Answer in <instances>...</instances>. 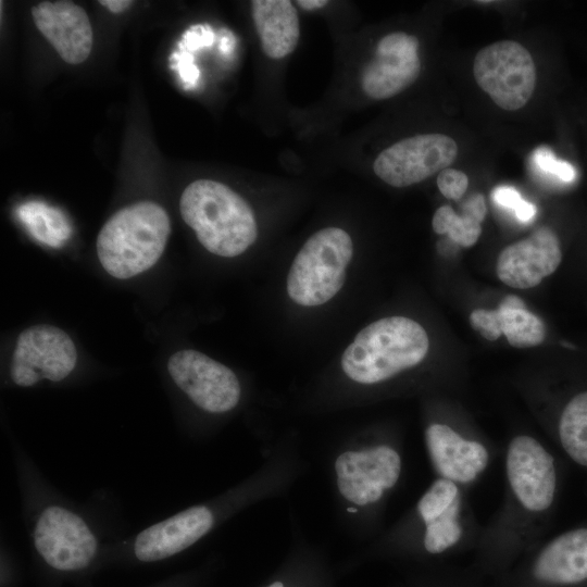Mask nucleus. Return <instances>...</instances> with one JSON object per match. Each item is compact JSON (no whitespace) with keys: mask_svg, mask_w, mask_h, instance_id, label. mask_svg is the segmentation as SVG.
Listing matches in <instances>:
<instances>
[{"mask_svg":"<svg viewBox=\"0 0 587 587\" xmlns=\"http://www.w3.org/2000/svg\"><path fill=\"white\" fill-rule=\"evenodd\" d=\"M337 478L392 489L400 477L402 460L399 450L382 442L357 451L341 453L335 462Z\"/></svg>","mask_w":587,"mask_h":587,"instance_id":"19","label":"nucleus"},{"mask_svg":"<svg viewBox=\"0 0 587 587\" xmlns=\"http://www.w3.org/2000/svg\"><path fill=\"white\" fill-rule=\"evenodd\" d=\"M167 370L175 384L208 412H227L239 402L240 384L235 373L199 351L174 353Z\"/></svg>","mask_w":587,"mask_h":587,"instance_id":"11","label":"nucleus"},{"mask_svg":"<svg viewBox=\"0 0 587 587\" xmlns=\"http://www.w3.org/2000/svg\"><path fill=\"white\" fill-rule=\"evenodd\" d=\"M212 524L213 515L207 507L189 508L142 530L135 541V554L143 562L165 559L193 545Z\"/></svg>","mask_w":587,"mask_h":587,"instance_id":"17","label":"nucleus"},{"mask_svg":"<svg viewBox=\"0 0 587 587\" xmlns=\"http://www.w3.org/2000/svg\"><path fill=\"white\" fill-rule=\"evenodd\" d=\"M427 333L404 316L384 317L364 327L341 357L352 380L374 385L419 365L427 355Z\"/></svg>","mask_w":587,"mask_h":587,"instance_id":"3","label":"nucleus"},{"mask_svg":"<svg viewBox=\"0 0 587 587\" xmlns=\"http://www.w3.org/2000/svg\"><path fill=\"white\" fill-rule=\"evenodd\" d=\"M171 233L166 211L140 201L113 214L97 237V254L109 275L127 279L152 267L161 258Z\"/></svg>","mask_w":587,"mask_h":587,"instance_id":"4","label":"nucleus"},{"mask_svg":"<svg viewBox=\"0 0 587 587\" xmlns=\"http://www.w3.org/2000/svg\"><path fill=\"white\" fill-rule=\"evenodd\" d=\"M562 251L555 233L541 226L530 236L501 250L496 272L499 279L516 289H528L540 284L560 265Z\"/></svg>","mask_w":587,"mask_h":587,"instance_id":"15","label":"nucleus"},{"mask_svg":"<svg viewBox=\"0 0 587 587\" xmlns=\"http://www.w3.org/2000/svg\"><path fill=\"white\" fill-rule=\"evenodd\" d=\"M420 72L419 39L394 32L379 39L374 59L362 72L361 86L372 99H388L410 87Z\"/></svg>","mask_w":587,"mask_h":587,"instance_id":"14","label":"nucleus"},{"mask_svg":"<svg viewBox=\"0 0 587 587\" xmlns=\"http://www.w3.org/2000/svg\"><path fill=\"white\" fill-rule=\"evenodd\" d=\"M471 326L485 339L495 341L501 335L515 348H530L546 338L544 322L526 310L515 295L505 296L496 310L476 309L470 314Z\"/></svg>","mask_w":587,"mask_h":587,"instance_id":"18","label":"nucleus"},{"mask_svg":"<svg viewBox=\"0 0 587 587\" xmlns=\"http://www.w3.org/2000/svg\"><path fill=\"white\" fill-rule=\"evenodd\" d=\"M297 3L304 10H315L325 7L328 1L326 0H299Z\"/></svg>","mask_w":587,"mask_h":587,"instance_id":"28","label":"nucleus"},{"mask_svg":"<svg viewBox=\"0 0 587 587\" xmlns=\"http://www.w3.org/2000/svg\"><path fill=\"white\" fill-rule=\"evenodd\" d=\"M251 8L263 52L275 60L290 54L300 36L294 4L288 0H253Z\"/></svg>","mask_w":587,"mask_h":587,"instance_id":"20","label":"nucleus"},{"mask_svg":"<svg viewBox=\"0 0 587 587\" xmlns=\"http://www.w3.org/2000/svg\"><path fill=\"white\" fill-rule=\"evenodd\" d=\"M35 546L50 566L76 571L90 563L97 540L78 515L53 505L43 511L36 524Z\"/></svg>","mask_w":587,"mask_h":587,"instance_id":"13","label":"nucleus"},{"mask_svg":"<svg viewBox=\"0 0 587 587\" xmlns=\"http://www.w3.org/2000/svg\"><path fill=\"white\" fill-rule=\"evenodd\" d=\"M486 213L484 195L475 192L462 203L461 214L450 205L439 207L433 215L432 226L435 233L447 234L455 243L469 248L480 237Z\"/></svg>","mask_w":587,"mask_h":587,"instance_id":"22","label":"nucleus"},{"mask_svg":"<svg viewBox=\"0 0 587 587\" xmlns=\"http://www.w3.org/2000/svg\"><path fill=\"white\" fill-rule=\"evenodd\" d=\"M99 3L105 7L112 13H121L126 10L133 1L128 0H101Z\"/></svg>","mask_w":587,"mask_h":587,"instance_id":"27","label":"nucleus"},{"mask_svg":"<svg viewBox=\"0 0 587 587\" xmlns=\"http://www.w3.org/2000/svg\"><path fill=\"white\" fill-rule=\"evenodd\" d=\"M562 479L559 458L539 438L519 433L509 439L504 450L502 501L483 526L476 547L486 563H508L545 539Z\"/></svg>","mask_w":587,"mask_h":587,"instance_id":"1","label":"nucleus"},{"mask_svg":"<svg viewBox=\"0 0 587 587\" xmlns=\"http://www.w3.org/2000/svg\"><path fill=\"white\" fill-rule=\"evenodd\" d=\"M470 491L438 478L415 504L401 539H410L428 555H444L477 547L483 526L470 501Z\"/></svg>","mask_w":587,"mask_h":587,"instance_id":"5","label":"nucleus"},{"mask_svg":"<svg viewBox=\"0 0 587 587\" xmlns=\"http://www.w3.org/2000/svg\"><path fill=\"white\" fill-rule=\"evenodd\" d=\"M459 152L453 138L445 134H420L384 149L373 163L378 178L392 187H407L449 167Z\"/></svg>","mask_w":587,"mask_h":587,"instance_id":"9","label":"nucleus"},{"mask_svg":"<svg viewBox=\"0 0 587 587\" xmlns=\"http://www.w3.org/2000/svg\"><path fill=\"white\" fill-rule=\"evenodd\" d=\"M492 200L507 209L514 210V212L525 202L519 191L510 186H499L491 192Z\"/></svg>","mask_w":587,"mask_h":587,"instance_id":"26","label":"nucleus"},{"mask_svg":"<svg viewBox=\"0 0 587 587\" xmlns=\"http://www.w3.org/2000/svg\"><path fill=\"white\" fill-rule=\"evenodd\" d=\"M479 88L501 109L526 105L536 87V65L529 51L514 40H499L482 48L473 62Z\"/></svg>","mask_w":587,"mask_h":587,"instance_id":"8","label":"nucleus"},{"mask_svg":"<svg viewBox=\"0 0 587 587\" xmlns=\"http://www.w3.org/2000/svg\"><path fill=\"white\" fill-rule=\"evenodd\" d=\"M18 215L29 233L49 246H61L71 234L64 215L57 209L42 203H26L20 208Z\"/></svg>","mask_w":587,"mask_h":587,"instance_id":"23","label":"nucleus"},{"mask_svg":"<svg viewBox=\"0 0 587 587\" xmlns=\"http://www.w3.org/2000/svg\"><path fill=\"white\" fill-rule=\"evenodd\" d=\"M353 254L350 235L337 227L314 233L297 253L287 277L290 299L303 307L329 301L342 287Z\"/></svg>","mask_w":587,"mask_h":587,"instance_id":"6","label":"nucleus"},{"mask_svg":"<svg viewBox=\"0 0 587 587\" xmlns=\"http://www.w3.org/2000/svg\"><path fill=\"white\" fill-rule=\"evenodd\" d=\"M179 210L200 243L213 254L237 257L257 240L251 207L220 182L198 179L189 184L182 193Z\"/></svg>","mask_w":587,"mask_h":587,"instance_id":"2","label":"nucleus"},{"mask_svg":"<svg viewBox=\"0 0 587 587\" xmlns=\"http://www.w3.org/2000/svg\"><path fill=\"white\" fill-rule=\"evenodd\" d=\"M38 30L70 64L83 63L90 54L93 35L85 10L70 1H42L32 8Z\"/></svg>","mask_w":587,"mask_h":587,"instance_id":"16","label":"nucleus"},{"mask_svg":"<svg viewBox=\"0 0 587 587\" xmlns=\"http://www.w3.org/2000/svg\"><path fill=\"white\" fill-rule=\"evenodd\" d=\"M439 191L447 199L459 200L467 190V175L457 168L447 167L437 177Z\"/></svg>","mask_w":587,"mask_h":587,"instance_id":"25","label":"nucleus"},{"mask_svg":"<svg viewBox=\"0 0 587 587\" xmlns=\"http://www.w3.org/2000/svg\"><path fill=\"white\" fill-rule=\"evenodd\" d=\"M426 451L438 478L469 490L480 480L498 454L486 437L466 423L433 420L424 430Z\"/></svg>","mask_w":587,"mask_h":587,"instance_id":"7","label":"nucleus"},{"mask_svg":"<svg viewBox=\"0 0 587 587\" xmlns=\"http://www.w3.org/2000/svg\"><path fill=\"white\" fill-rule=\"evenodd\" d=\"M546 539V538H545ZM541 540L528 550L525 575L536 587L587 583V522Z\"/></svg>","mask_w":587,"mask_h":587,"instance_id":"12","label":"nucleus"},{"mask_svg":"<svg viewBox=\"0 0 587 587\" xmlns=\"http://www.w3.org/2000/svg\"><path fill=\"white\" fill-rule=\"evenodd\" d=\"M532 161L539 172L560 182L571 183L576 177L574 166L566 161L559 160L548 147L537 148L532 155Z\"/></svg>","mask_w":587,"mask_h":587,"instance_id":"24","label":"nucleus"},{"mask_svg":"<svg viewBox=\"0 0 587 587\" xmlns=\"http://www.w3.org/2000/svg\"><path fill=\"white\" fill-rule=\"evenodd\" d=\"M267 587H284V585L280 582H274L271 585H268Z\"/></svg>","mask_w":587,"mask_h":587,"instance_id":"29","label":"nucleus"},{"mask_svg":"<svg viewBox=\"0 0 587 587\" xmlns=\"http://www.w3.org/2000/svg\"><path fill=\"white\" fill-rule=\"evenodd\" d=\"M77 352L71 337L52 325H35L23 330L11 363L12 380L22 387L40 379L59 382L75 367Z\"/></svg>","mask_w":587,"mask_h":587,"instance_id":"10","label":"nucleus"},{"mask_svg":"<svg viewBox=\"0 0 587 587\" xmlns=\"http://www.w3.org/2000/svg\"><path fill=\"white\" fill-rule=\"evenodd\" d=\"M551 434L559 450L587 471V389L572 395L562 404Z\"/></svg>","mask_w":587,"mask_h":587,"instance_id":"21","label":"nucleus"}]
</instances>
